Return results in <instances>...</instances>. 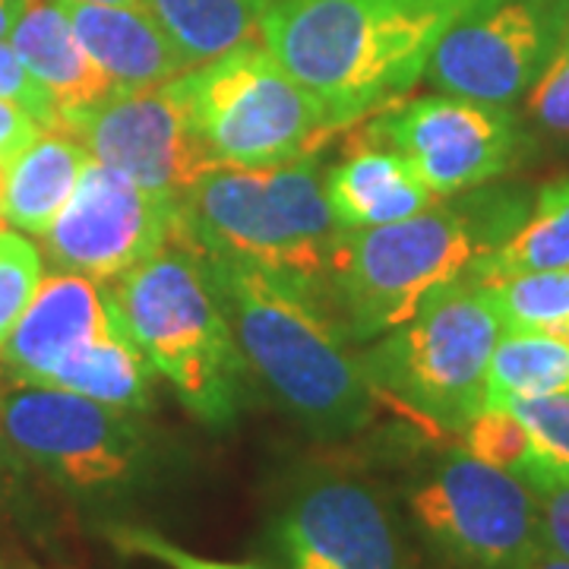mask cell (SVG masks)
<instances>
[{
	"instance_id": "cell-19",
	"label": "cell",
	"mask_w": 569,
	"mask_h": 569,
	"mask_svg": "<svg viewBox=\"0 0 569 569\" xmlns=\"http://www.w3.org/2000/svg\"><path fill=\"white\" fill-rule=\"evenodd\" d=\"M92 156L63 127L41 130L36 140L7 162L3 222L22 234L41 238L70 203Z\"/></svg>"
},
{
	"instance_id": "cell-10",
	"label": "cell",
	"mask_w": 569,
	"mask_h": 569,
	"mask_svg": "<svg viewBox=\"0 0 569 569\" xmlns=\"http://www.w3.org/2000/svg\"><path fill=\"white\" fill-rule=\"evenodd\" d=\"M266 550L269 569H406L383 493L342 471H313L284 490Z\"/></svg>"
},
{
	"instance_id": "cell-37",
	"label": "cell",
	"mask_w": 569,
	"mask_h": 569,
	"mask_svg": "<svg viewBox=\"0 0 569 569\" xmlns=\"http://www.w3.org/2000/svg\"><path fill=\"white\" fill-rule=\"evenodd\" d=\"M550 332H553V336H560V339H563V342L569 346V323L557 326V329H550Z\"/></svg>"
},
{
	"instance_id": "cell-38",
	"label": "cell",
	"mask_w": 569,
	"mask_h": 569,
	"mask_svg": "<svg viewBox=\"0 0 569 569\" xmlns=\"http://www.w3.org/2000/svg\"><path fill=\"white\" fill-rule=\"evenodd\" d=\"M92 3H127V7H142V0H92Z\"/></svg>"
},
{
	"instance_id": "cell-23",
	"label": "cell",
	"mask_w": 569,
	"mask_h": 569,
	"mask_svg": "<svg viewBox=\"0 0 569 569\" xmlns=\"http://www.w3.org/2000/svg\"><path fill=\"white\" fill-rule=\"evenodd\" d=\"M569 392V346L550 329L503 326L488 365L485 406L512 396Z\"/></svg>"
},
{
	"instance_id": "cell-3",
	"label": "cell",
	"mask_w": 569,
	"mask_h": 569,
	"mask_svg": "<svg viewBox=\"0 0 569 569\" xmlns=\"http://www.w3.org/2000/svg\"><path fill=\"white\" fill-rule=\"evenodd\" d=\"M526 212L522 197L493 190L402 222L346 228L326 284L346 339H380L408 323L437 288L466 279L503 244Z\"/></svg>"
},
{
	"instance_id": "cell-30",
	"label": "cell",
	"mask_w": 569,
	"mask_h": 569,
	"mask_svg": "<svg viewBox=\"0 0 569 569\" xmlns=\"http://www.w3.org/2000/svg\"><path fill=\"white\" fill-rule=\"evenodd\" d=\"M0 102L20 104L22 111H29L41 123V130L61 127V111L51 92L29 73V67L20 61V54L7 39L0 41Z\"/></svg>"
},
{
	"instance_id": "cell-32",
	"label": "cell",
	"mask_w": 569,
	"mask_h": 569,
	"mask_svg": "<svg viewBox=\"0 0 569 569\" xmlns=\"http://www.w3.org/2000/svg\"><path fill=\"white\" fill-rule=\"evenodd\" d=\"M41 133V123L22 111L20 104L0 102V159L10 162L29 142Z\"/></svg>"
},
{
	"instance_id": "cell-12",
	"label": "cell",
	"mask_w": 569,
	"mask_h": 569,
	"mask_svg": "<svg viewBox=\"0 0 569 569\" xmlns=\"http://www.w3.org/2000/svg\"><path fill=\"white\" fill-rule=\"evenodd\" d=\"M367 140L396 149L433 200H443L503 178L519 159L522 130L503 104L437 92L387 111Z\"/></svg>"
},
{
	"instance_id": "cell-26",
	"label": "cell",
	"mask_w": 569,
	"mask_h": 569,
	"mask_svg": "<svg viewBox=\"0 0 569 569\" xmlns=\"http://www.w3.org/2000/svg\"><path fill=\"white\" fill-rule=\"evenodd\" d=\"M462 449L478 462L503 468L509 475H526L531 466V437L526 425L507 406H485L468 418Z\"/></svg>"
},
{
	"instance_id": "cell-6",
	"label": "cell",
	"mask_w": 569,
	"mask_h": 569,
	"mask_svg": "<svg viewBox=\"0 0 569 569\" xmlns=\"http://www.w3.org/2000/svg\"><path fill=\"white\" fill-rule=\"evenodd\" d=\"M503 332L488 284L459 279L437 288L418 313L380 336L361 358L373 389L443 430H462L485 408L488 365Z\"/></svg>"
},
{
	"instance_id": "cell-28",
	"label": "cell",
	"mask_w": 569,
	"mask_h": 569,
	"mask_svg": "<svg viewBox=\"0 0 569 569\" xmlns=\"http://www.w3.org/2000/svg\"><path fill=\"white\" fill-rule=\"evenodd\" d=\"M526 99V114L550 137L569 140V26L557 41L550 61L531 82Z\"/></svg>"
},
{
	"instance_id": "cell-35",
	"label": "cell",
	"mask_w": 569,
	"mask_h": 569,
	"mask_svg": "<svg viewBox=\"0 0 569 569\" xmlns=\"http://www.w3.org/2000/svg\"><path fill=\"white\" fill-rule=\"evenodd\" d=\"M10 459H17V456L10 452V447H7V437H3V427H0V468L7 466Z\"/></svg>"
},
{
	"instance_id": "cell-31",
	"label": "cell",
	"mask_w": 569,
	"mask_h": 569,
	"mask_svg": "<svg viewBox=\"0 0 569 569\" xmlns=\"http://www.w3.org/2000/svg\"><path fill=\"white\" fill-rule=\"evenodd\" d=\"M529 485V481H526ZM541 516V541L545 548L569 560V481H531Z\"/></svg>"
},
{
	"instance_id": "cell-24",
	"label": "cell",
	"mask_w": 569,
	"mask_h": 569,
	"mask_svg": "<svg viewBox=\"0 0 569 569\" xmlns=\"http://www.w3.org/2000/svg\"><path fill=\"white\" fill-rule=\"evenodd\" d=\"M507 406L531 437V466L522 481H569V392L512 396Z\"/></svg>"
},
{
	"instance_id": "cell-9",
	"label": "cell",
	"mask_w": 569,
	"mask_h": 569,
	"mask_svg": "<svg viewBox=\"0 0 569 569\" xmlns=\"http://www.w3.org/2000/svg\"><path fill=\"white\" fill-rule=\"evenodd\" d=\"M408 516L447 569H526L541 548L531 488L466 449H449L406 488Z\"/></svg>"
},
{
	"instance_id": "cell-36",
	"label": "cell",
	"mask_w": 569,
	"mask_h": 569,
	"mask_svg": "<svg viewBox=\"0 0 569 569\" xmlns=\"http://www.w3.org/2000/svg\"><path fill=\"white\" fill-rule=\"evenodd\" d=\"M3 181H7V162L0 159V203H3ZM3 212H0V228H3Z\"/></svg>"
},
{
	"instance_id": "cell-16",
	"label": "cell",
	"mask_w": 569,
	"mask_h": 569,
	"mask_svg": "<svg viewBox=\"0 0 569 569\" xmlns=\"http://www.w3.org/2000/svg\"><path fill=\"white\" fill-rule=\"evenodd\" d=\"M89 58L102 67L118 92H140L178 80L190 67L146 7L58 0Z\"/></svg>"
},
{
	"instance_id": "cell-1",
	"label": "cell",
	"mask_w": 569,
	"mask_h": 569,
	"mask_svg": "<svg viewBox=\"0 0 569 569\" xmlns=\"http://www.w3.org/2000/svg\"><path fill=\"white\" fill-rule=\"evenodd\" d=\"M475 0H272L263 44L320 102L329 127L389 108Z\"/></svg>"
},
{
	"instance_id": "cell-11",
	"label": "cell",
	"mask_w": 569,
	"mask_h": 569,
	"mask_svg": "<svg viewBox=\"0 0 569 569\" xmlns=\"http://www.w3.org/2000/svg\"><path fill=\"white\" fill-rule=\"evenodd\" d=\"M569 26V0H475L433 48L425 77L437 92L519 102Z\"/></svg>"
},
{
	"instance_id": "cell-18",
	"label": "cell",
	"mask_w": 569,
	"mask_h": 569,
	"mask_svg": "<svg viewBox=\"0 0 569 569\" xmlns=\"http://www.w3.org/2000/svg\"><path fill=\"white\" fill-rule=\"evenodd\" d=\"M323 190L342 228L402 222L433 206V193L418 171L396 149L370 140L326 171Z\"/></svg>"
},
{
	"instance_id": "cell-14",
	"label": "cell",
	"mask_w": 569,
	"mask_h": 569,
	"mask_svg": "<svg viewBox=\"0 0 569 569\" xmlns=\"http://www.w3.org/2000/svg\"><path fill=\"white\" fill-rule=\"evenodd\" d=\"M63 130L104 168L149 193L181 200L216 162L209 159L178 80L114 92Z\"/></svg>"
},
{
	"instance_id": "cell-22",
	"label": "cell",
	"mask_w": 569,
	"mask_h": 569,
	"mask_svg": "<svg viewBox=\"0 0 569 569\" xmlns=\"http://www.w3.org/2000/svg\"><path fill=\"white\" fill-rule=\"evenodd\" d=\"M541 269H569V178L548 183L535 197L526 219L516 224V231L471 266L466 279L490 284L507 276Z\"/></svg>"
},
{
	"instance_id": "cell-27",
	"label": "cell",
	"mask_w": 569,
	"mask_h": 569,
	"mask_svg": "<svg viewBox=\"0 0 569 569\" xmlns=\"http://www.w3.org/2000/svg\"><path fill=\"white\" fill-rule=\"evenodd\" d=\"M41 282V257L32 241L0 228V351Z\"/></svg>"
},
{
	"instance_id": "cell-2",
	"label": "cell",
	"mask_w": 569,
	"mask_h": 569,
	"mask_svg": "<svg viewBox=\"0 0 569 569\" xmlns=\"http://www.w3.org/2000/svg\"><path fill=\"white\" fill-rule=\"evenodd\" d=\"M206 263L247 370L269 396L320 440L358 433L373 415L377 389L361 358L348 355L323 298L257 266L219 257Z\"/></svg>"
},
{
	"instance_id": "cell-15",
	"label": "cell",
	"mask_w": 569,
	"mask_h": 569,
	"mask_svg": "<svg viewBox=\"0 0 569 569\" xmlns=\"http://www.w3.org/2000/svg\"><path fill=\"white\" fill-rule=\"evenodd\" d=\"M114 326L102 284L77 272H54L41 279L36 295L13 326L0 361L13 383L44 387L51 373L82 346Z\"/></svg>"
},
{
	"instance_id": "cell-4",
	"label": "cell",
	"mask_w": 569,
	"mask_h": 569,
	"mask_svg": "<svg viewBox=\"0 0 569 569\" xmlns=\"http://www.w3.org/2000/svg\"><path fill=\"white\" fill-rule=\"evenodd\" d=\"M181 212L187 244L200 253L257 266L326 301L346 228L329 209L313 146L269 168H209L181 197Z\"/></svg>"
},
{
	"instance_id": "cell-34",
	"label": "cell",
	"mask_w": 569,
	"mask_h": 569,
	"mask_svg": "<svg viewBox=\"0 0 569 569\" xmlns=\"http://www.w3.org/2000/svg\"><path fill=\"white\" fill-rule=\"evenodd\" d=\"M526 569H569V560L541 545V548L535 550V557L526 563Z\"/></svg>"
},
{
	"instance_id": "cell-33",
	"label": "cell",
	"mask_w": 569,
	"mask_h": 569,
	"mask_svg": "<svg viewBox=\"0 0 569 569\" xmlns=\"http://www.w3.org/2000/svg\"><path fill=\"white\" fill-rule=\"evenodd\" d=\"M26 0H0V41L10 39L13 26L20 22Z\"/></svg>"
},
{
	"instance_id": "cell-21",
	"label": "cell",
	"mask_w": 569,
	"mask_h": 569,
	"mask_svg": "<svg viewBox=\"0 0 569 569\" xmlns=\"http://www.w3.org/2000/svg\"><path fill=\"white\" fill-rule=\"evenodd\" d=\"M114 313V310H111ZM152 367L142 358L114 317V326L92 339L89 346L73 351L44 387L67 389L102 406L123 408V411H146L152 402Z\"/></svg>"
},
{
	"instance_id": "cell-25",
	"label": "cell",
	"mask_w": 569,
	"mask_h": 569,
	"mask_svg": "<svg viewBox=\"0 0 569 569\" xmlns=\"http://www.w3.org/2000/svg\"><path fill=\"white\" fill-rule=\"evenodd\" d=\"M488 288L503 326L557 329L569 323V269L519 272L497 279Z\"/></svg>"
},
{
	"instance_id": "cell-8",
	"label": "cell",
	"mask_w": 569,
	"mask_h": 569,
	"mask_svg": "<svg viewBox=\"0 0 569 569\" xmlns=\"http://www.w3.org/2000/svg\"><path fill=\"white\" fill-rule=\"evenodd\" d=\"M197 137L216 164L288 162L329 130L320 102L263 41H247L178 77Z\"/></svg>"
},
{
	"instance_id": "cell-5",
	"label": "cell",
	"mask_w": 569,
	"mask_h": 569,
	"mask_svg": "<svg viewBox=\"0 0 569 569\" xmlns=\"http://www.w3.org/2000/svg\"><path fill=\"white\" fill-rule=\"evenodd\" d=\"M149 367L206 427H231L247 365L197 247L171 244L102 284Z\"/></svg>"
},
{
	"instance_id": "cell-7",
	"label": "cell",
	"mask_w": 569,
	"mask_h": 569,
	"mask_svg": "<svg viewBox=\"0 0 569 569\" xmlns=\"http://www.w3.org/2000/svg\"><path fill=\"white\" fill-rule=\"evenodd\" d=\"M0 427L10 452L89 503H118L159 471L152 433L137 411L39 383L0 387Z\"/></svg>"
},
{
	"instance_id": "cell-13",
	"label": "cell",
	"mask_w": 569,
	"mask_h": 569,
	"mask_svg": "<svg viewBox=\"0 0 569 569\" xmlns=\"http://www.w3.org/2000/svg\"><path fill=\"white\" fill-rule=\"evenodd\" d=\"M41 244L63 272L108 282L164 247L187 244L181 200L149 193L92 159Z\"/></svg>"
},
{
	"instance_id": "cell-29",
	"label": "cell",
	"mask_w": 569,
	"mask_h": 569,
	"mask_svg": "<svg viewBox=\"0 0 569 569\" xmlns=\"http://www.w3.org/2000/svg\"><path fill=\"white\" fill-rule=\"evenodd\" d=\"M104 538L127 557H146L168 569H263L257 563H228V560H209L193 550L181 548L168 541L162 531L146 529V526H130V522H114L104 529Z\"/></svg>"
},
{
	"instance_id": "cell-17",
	"label": "cell",
	"mask_w": 569,
	"mask_h": 569,
	"mask_svg": "<svg viewBox=\"0 0 569 569\" xmlns=\"http://www.w3.org/2000/svg\"><path fill=\"white\" fill-rule=\"evenodd\" d=\"M10 44L29 73L51 92L61 111V127L118 92L80 44L58 0H26Z\"/></svg>"
},
{
	"instance_id": "cell-20",
	"label": "cell",
	"mask_w": 569,
	"mask_h": 569,
	"mask_svg": "<svg viewBox=\"0 0 569 569\" xmlns=\"http://www.w3.org/2000/svg\"><path fill=\"white\" fill-rule=\"evenodd\" d=\"M187 67L219 58L247 41H263L272 0H142Z\"/></svg>"
}]
</instances>
